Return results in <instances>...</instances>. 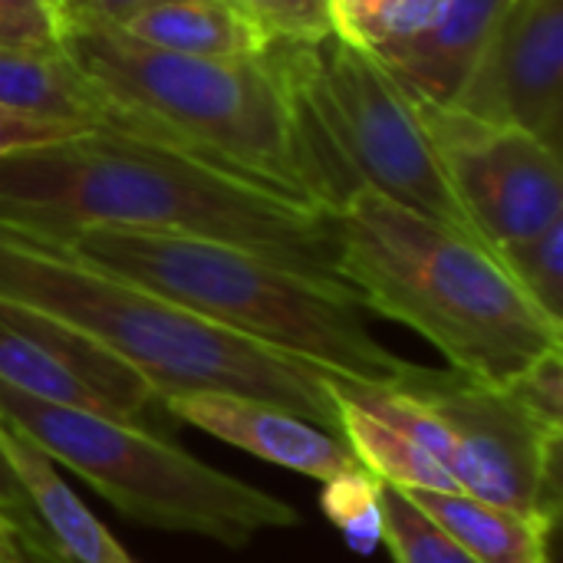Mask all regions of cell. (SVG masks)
I'll list each match as a JSON object with an SVG mask.
<instances>
[{
	"label": "cell",
	"mask_w": 563,
	"mask_h": 563,
	"mask_svg": "<svg viewBox=\"0 0 563 563\" xmlns=\"http://www.w3.org/2000/svg\"><path fill=\"white\" fill-rule=\"evenodd\" d=\"M0 221L43 238L86 228L208 238L343 284L333 211L106 129L3 158Z\"/></svg>",
	"instance_id": "6da1fadb"
},
{
	"label": "cell",
	"mask_w": 563,
	"mask_h": 563,
	"mask_svg": "<svg viewBox=\"0 0 563 563\" xmlns=\"http://www.w3.org/2000/svg\"><path fill=\"white\" fill-rule=\"evenodd\" d=\"M336 274L363 310L426 336L449 369L508 386L563 350L551 320L478 234L432 221L373 188L336 211Z\"/></svg>",
	"instance_id": "7a4b0ae2"
},
{
	"label": "cell",
	"mask_w": 563,
	"mask_h": 563,
	"mask_svg": "<svg viewBox=\"0 0 563 563\" xmlns=\"http://www.w3.org/2000/svg\"><path fill=\"white\" fill-rule=\"evenodd\" d=\"M0 300L36 310L132 366L162 399L228 393L297 412L340 435L336 376L228 333L109 274L63 241L0 221Z\"/></svg>",
	"instance_id": "3957f363"
},
{
	"label": "cell",
	"mask_w": 563,
	"mask_h": 563,
	"mask_svg": "<svg viewBox=\"0 0 563 563\" xmlns=\"http://www.w3.org/2000/svg\"><path fill=\"white\" fill-rule=\"evenodd\" d=\"M59 46L109 99V132L178 148L330 211L277 43L254 59H201L155 49L119 26L63 23Z\"/></svg>",
	"instance_id": "277c9868"
},
{
	"label": "cell",
	"mask_w": 563,
	"mask_h": 563,
	"mask_svg": "<svg viewBox=\"0 0 563 563\" xmlns=\"http://www.w3.org/2000/svg\"><path fill=\"white\" fill-rule=\"evenodd\" d=\"M63 241L82 261L267 350L343 383L402 389L422 366L389 353L343 284L300 274L264 254L185 234L86 228Z\"/></svg>",
	"instance_id": "5b68a950"
},
{
	"label": "cell",
	"mask_w": 563,
	"mask_h": 563,
	"mask_svg": "<svg viewBox=\"0 0 563 563\" xmlns=\"http://www.w3.org/2000/svg\"><path fill=\"white\" fill-rule=\"evenodd\" d=\"M290 76L297 119L330 211L373 188L432 221L472 231L412 92L369 53L330 33L274 40Z\"/></svg>",
	"instance_id": "8992f818"
},
{
	"label": "cell",
	"mask_w": 563,
	"mask_h": 563,
	"mask_svg": "<svg viewBox=\"0 0 563 563\" xmlns=\"http://www.w3.org/2000/svg\"><path fill=\"white\" fill-rule=\"evenodd\" d=\"M0 419L135 525L208 538L224 548H247L261 531L300 525L287 501L198 462L165 435L43 402L7 383H0Z\"/></svg>",
	"instance_id": "52a82bcc"
},
{
	"label": "cell",
	"mask_w": 563,
	"mask_h": 563,
	"mask_svg": "<svg viewBox=\"0 0 563 563\" xmlns=\"http://www.w3.org/2000/svg\"><path fill=\"white\" fill-rule=\"evenodd\" d=\"M445 429V468L468 498L558 525L563 422L521 399L515 386H492L455 369H419L402 386Z\"/></svg>",
	"instance_id": "ba28073f"
},
{
	"label": "cell",
	"mask_w": 563,
	"mask_h": 563,
	"mask_svg": "<svg viewBox=\"0 0 563 563\" xmlns=\"http://www.w3.org/2000/svg\"><path fill=\"white\" fill-rule=\"evenodd\" d=\"M412 99L462 211L488 247L528 241L561 221V148L525 129L485 122L459 106L416 92Z\"/></svg>",
	"instance_id": "9c48e42d"
},
{
	"label": "cell",
	"mask_w": 563,
	"mask_h": 563,
	"mask_svg": "<svg viewBox=\"0 0 563 563\" xmlns=\"http://www.w3.org/2000/svg\"><path fill=\"white\" fill-rule=\"evenodd\" d=\"M0 383L33 399L99 412L155 435L175 426L165 399L132 366L63 323L3 300Z\"/></svg>",
	"instance_id": "30bf717a"
},
{
	"label": "cell",
	"mask_w": 563,
	"mask_h": 563,
	"mask_svg": "<svg viewBox=\"0 0 563 563\" xmlns=\"http://www.w3.org/2000/svg\"><path fill=\"white\" fill-rule=\"evenodd\" d=\"M452 106L561 148L563 0H511Z\"/></svg>",
	"instance_id": "8fae6325"
},
{
	"label": "cell",
	"mask_w": 563,
	"mask_h": 563,
	"mask_svg": "<svg viewBox=\"0 0 563 563\" xmlns=\"http://www.w3.org/2000/svg\"><path fill=\"white\" fill-rule=\"evenodd\" d=\"M165 406L175 422L195 426L228 445L257 455L261 462L290 468L323 485L360 465L343 435L261 399L228 393H185L165 399Z\"/></svg>",
	"instance_id": "7c38bea8"
},
{
	"label": "cell",
	"mask_w": 563,
	"mask_h": 563,
	"mask_svg": "<svg viewBox=\"0 0 563 563\" xmlns=\"http://www.w3.org/2000/svg\"><path fill=\"white\" fill-rule=\"evenodd\" d=\"M511 0H449L435 26L373 53L406 89L452 106Z\"/></svg>",
	"instance_id": "4fadbf2b"
},
{
	"label": "cell",
	"mask_w": 563,
	"mask_h": 563,
	"mask_svg": "<svg viewBox=\"0 0 563 563\" xmlns=\"http://www.w3.org/2000/svg\"><path fill=\"white\" fill-rule=\"evenodd\" d=\"M0 109L76 129H112L102 89L73 63L63 46L13 49L0 46Z\"/></svg>",
	"instance_id": "5bb4252c"
},
{
	"label": "cell",
	"mask_w": 563,
	"mask_h": 563,
	"mask_svg": "<svg viewBox=\"0 0 563 563\" xmlns=\"http://www.w3.org/2000/svg\"><path fill=\"white\" fill-rule=\"evenodd\" d=\"M0 445L36 508L49 541L69 563H135L125 548L106 531V525L76 498V492L56 472V462L36 449L16 426L0 419Z\"/></svg>",
	"instance_id": "9a60e30c"
},
{
	"label": "cell",
	"mask_w": 563,
	"mask_h": 563,
	"mask_svg": "<svg viewBox=\"0 0 563 563\" xmlns=\"http://www.w3.org/2000/svg\"><path fill=\"white\" fill-rule=\"evenodd\" d=\"M119 30L155 49L201 59H254L274 43L231 0H158Z\"/></svg>",
	"instance_id": "2e32d148"
},
{
	"label": "cell",
	"mask_w": 563,
	"mask_h": 563,
	"mask_svg": "<svg viewBox=\"0 0 563 563\" xmlns=\"http://www.w3.org/2000/svg\"><path fill=\"white\" fill-rule=\"evenodd\" d=\"M478 563H551L554 528L462 492H406Z\"/></svg>",
	"instance_id": "e0dca14e"
},
{
	"label": "cell",
	"mask_w": 563,
	"mask_h": 563,
	"mask_svg": "<svg viewBox=\"0 0 563 563\" xmlns=\"http://www.w3.org/2000/svg\"><path fill=\"white\" fill-rule=\"evenodd\" d=\"M330 393L340 409V435L369 475L399 492H459L445 465H439L406 432L393 429L389 422L369 416L366 409L340 396L333 383Z\"/></svg>",
	"instance_id": "ac0fdd59"
},
{
	"label": "cell",
	"mask_w": 563,
	"mask_h": 563,
	"mask_svg": "<svg viewBox=\"0 0 563 563\" xmlns=\"http://www.w3.org/2000/svg\"><path fill=\"white\" fill-rule=\"evenodd\" d=\"M445 3L449 0H330V16L336 36L379 53L435 26Z\"/></svg>",
	"instance_id": "d6986e66"
},
{
	"label": "cell",
	"mask_w": 563,
	"mask_h": 563,
	"mask_svg": "<svg viewBox=\"0 0 563 563\" xmlns=\"http://www.w3.org/2000/svg\"><path fill=\"white\" fill-rule=\"evenodd\" d=\"M383 544L396 563H478L468 558L406 492L379 482Z\"/></svg>",
	"instance_id": "ffe728a7"
},
{
	"label": "cell",
	"mask_w": 563,
	"mask_h": 563,
	"mask_svg": "<svg viewBox=\"0 0 563 563\" xmlns=\"http://www.w3.org/2000/svg\"><path fill=\"white\" fill-rule=\"evenodd\" d=\"M515 284L551 317L563 323V218L528 241L495 247Z\"/></svg>",
	"instance_id": "44dd1931"
},
{
	"label": "cell",
	"mask_w": 563,
	"mask_h": 563,
	"mask_svg": "<svg viewBox=\"0 0 563 563\" xmlns=\"http://www.w3.org/2000/svg\"><path fill=\"white\" fill-rule=\"evenodd\" d=\"M323 515L346 538L350 548L369 554L383 544V511H379V478L363 465L330 478L323 485Z\"/></svg>",
	"instance_id": "7402d4cb"
},
{
	"label": "cell",
	"mask_w": 563,
	"mask_h": 563,
	"mask_svg": "<svg viewBox=\"0 0 563 563\" xmlns=\"http://www.w3.org/2000/svg\"><path fill=\"white\" fill-rule=\"evenodd\" d=\"M274 40L313 43L333 33L330 0H231Z\"/></svg>",
	"instance_id": "603a6c76"
},
{
	"label": "cell",
	"mask_w": 563,
	"mask_h": 563,
	"mask_svg": "<svg viewBox=\"0 0 563 563\" xmlns=\"http://www.w3.org/2000/svg\"><path fill=\"white\" fill-rule=\"evenodd\" d=\"M0 518L10 528V534L16 538V544H20L26 563L66 561L56 551V544L49 541V534H46L36 508L30 505V498H26V492H23L16 472H13V465H10V459L3 452V445H0Z\"/></svg>",
	"instance_id": "cb8c5ba5"
},
{
	"label": "cell",
	"mask_w": 563,
	"mask_h": 563,
	"mask_svg": "<svg viewBox=\"0 0 563 563\" xmlns=\"http://www.w3.org/2000/svg\"><path fill=\"white\" fill-rule=\"evenodd\" d=\"M63 40V16L49 0H0V46L53 49Z\"/></svg>",
	"instance_id": "d4e9b609"
},
{
	"label": "cell",
	"mask_w": 563,
	"mask_h": 563,
	"mask_svg": "<svg viewBox=\"0 0 563 563\" xmlns=\"http://www.w3.org/2000/svg\"><path fill=\"white\" fill-rule=\"evenodd\" d=\"M521 393L525 402H531L548 419L563 422V350L541 356L534 366H528L515 383H508Z\"/></svg>",
	"instance_id": "484cf974"
},
{
	"label": "cell",
	"mask_w": 563,
	"mask_h": 563,
	"mask_svg": "<svg viewBox=\"0 0 563 563\" xmlns=\"http://www.w3.org/2000/svg\"><path fill=\"white\" fill-rule=\"evenodd\" d=\"M82 132H96V129H76V125H56L46 119H33V115H20L10 109H0V162L26 152V148H40L49 142H63V139H76Z\"/></svg>",
	"instance_id": "4316f807"
},
{
	"label": "cell",
	"mask_w": 563,
	"mask_h": 563,
	"mask_svg": "<svg viewBox=\"0 0 563 563\" xmlns=\"http://www.w3.org/2000/svg\"><path fill=\"white\" fill-rule=\"evenodd\" d=\"M158 0H63V23H96V26H125L135 13Z\"/></svg>",
	"instance_id": "83f0119b"
},
{
	"label": "cell",
	"mask_w": 563,
	"mask_h": 563,
	"mask_svg": "<svg viewBox=\"0 0 563 563\" xmlns=\"http://www.w3.org/2000/svg\"><path fill=\"white\" fill-rule=\"evenodd\" d=\"M0 563H26L20 544H16V538H13L10 528L3 525V518H0Z\"/></svg>",
	"instance_id": "f1b7e54d"
},
{
	"label": "cell",
	"mask_w": 563,
	"mask_h": 563,
	"mask_svg": "<svg viewBox=\"0 0 563 563\" xmlns=\"http://www.w3.org/2000/svg\"><path fill=\"white\" fill-rule=\"evenodd\" d=\"M49 3H53V7H56V10H59V7H63V0H49ZM59 16H63V13H59Z\"/></svg>",
	"instance_id": "f546056e"
},
{
	"label": "cell",
	"mask_w": 563,
	"mask_h": 563,
	"mask_svg": "<svg viewBox=\"0 0 563 563\" xmlns=\"http://www.w3.org/2000/svg\"><path fill=\"white\" fill-rule=\"evenodd\" d=\"M49 563H66V561H49Z\"/></svg>",
	"instance_id": "4dcf8cb0"
}]
</instances>
